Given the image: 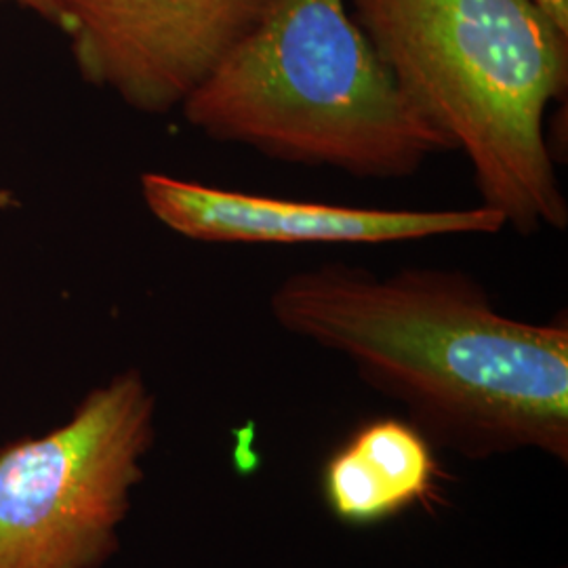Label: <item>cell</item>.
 I'll return each mask as SVG.
<instances>
[{
  "label": "cell",
  "mask_w": 568,
  "mask_h": 568,
  "mask_svg": "<svg viewBox=\"0 0 568 568\" xmlns=\"http://www.w3.org/2000/svg\"><path fill=\"white\" fill-rule=\"evenodd\" d=\"M270 314L344 356L434 445L469 459L539 450L568 462V326L511 318L462 270L318 265L288 274Z\"/></svg>",
  "instance_id": "1"
},
{
  "label": "cell",
  "mask_w": 568,
  "mask_h": 568,
  "mask_svg": "<svg viewBox=\"0 0 568 568\" xmlns=\"http://www.w3.org/2000/svg\"><path fill=\"white\" fill-rule=\"evenodd\" d=\"M408 103L464 152L480 204L520 234L565 230L548 112L568 32L537 0H345Z\"/></svg>",
  "instance_id": "2"
},
{
  "label": "cell",
  "mask_w": 568,
  "mask_h": 568,
  "mask_svg": "<svg viewBox=\"0 0 568 568\" xmlns=\"http://www.w3.org/2000/svg\"><path fill=\"white\" fill-rule=\"evenodd\" d=\"M182 112L213 142L356 180H405L453 152L403 95L345 0H272Z\"/></svg>",
  "instance_id": "3"
},
{
  "label": "cell",
  "mask_w": 568,
  "mask_h": 568,
  "mask_svg": "<svg viewBox=\"0 0 568 568\" xmlns=\"http://www.w3.org/2000/svg\"><path fill=\"white\" fill-rule=\"evenodd\" d=\"M156 400L131 368L44 436L0 448V568H100L119 549L154 443Z\"/></svg>",
  "instance_id": "4"
},
{
  "label": "cell",
  "mask_w": 568,
  "mask_h": 568,
  "mask_svg": "<svg viewBox=\"0 0 568 568\" xmlns=\"http://www.w3.org/2000/svg\"><path fill=\"white\" fill-rule=\"evenodd\" d=\"M272 0H63L61 32L87 82L143 114L182 110Z\"/></svg>",
  "instance_id": "5"
},
{
  "label": "cell",
  "mask_w": 568,
  "mask_h": 568,
  "mask_svg": "<svg viewBox=\"0 0 568 568\" xmlns=\"http://www.w3.org/2000/svg\"><path fill=\"white\" fill-rule=\"evenodd\" d=\"M148 211L183 239L209 244H394L493 236L506 230L501 213L469 209H371L347 204L288 201L143 173Z\"/></svg>",
  "instance_id": "6"
},
{
  "label": "cell",
  "mask_w": 568,
  "mask_h": 568,
  "mask_svg": "<svg viewBox=\"0 0 568 568\" xmlns=\"http://www.w3.org/2000/svg\"><path fill=\"white\" fill-rule=\"evenodd\" d=\"M323 497L345 525L371 527L440 497L434 443L403 419L358 427L323 467Z\"/></svg>",
  "instance_id": "7"
},
{
  "label": "cell",
  "mask_w": 568,
  "mask_h": 568,
  "mask_svg": "<svg viewBox=\"0 0 568 568\" xmlns=\"http://www.w3.org/2000/svg\"><path fill=\"white\" fill-rule=\"evenodd\" d=\"M0 2H13L18 7H23V9L37 13L42 20L53 23L55 28H61L63 0H0Z\"/></svg>",
  "instance_id": "8"
},
{
  "label": "cell",
  "mask_w": 568,
  "mask_h": 568,
  "mask_svg": "<svg viewBox=\"0 0 568 568\" xmlns=\"http://www.w3.org/2000/svg\"><path fill=\"white\" fill-rule=\"evenodd\" d=\"M537 2L551 20L568 32V0H537Z\"/></svg>",
  "instance_id": "9"
},
{
  "label": "cell",
  "mask_w": 568,
  "mask_h": 568,
  "mask_svg": "<svg viewBox=\"0 0 568 568\" xmlns=\"http://www.w3.org/2000/svg\"><path fill=\"white\" fill-rule=\"evenodd\" d=\"M7 199H9V196H7V194H4V192H0V206H2V204L7 203Z\"/></svg>",
  "instance_id": "10"
}]
</instances>
